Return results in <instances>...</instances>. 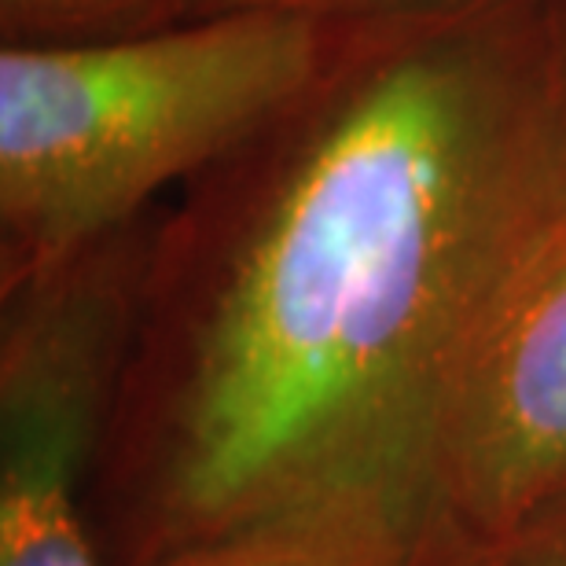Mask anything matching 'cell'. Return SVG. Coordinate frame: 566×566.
Listing matches in <instances>:
<instances>
[{"instance_id": "6da1fadb", "label": "cell", "mask_w": 566, "mask_h": 566, "mask_svg": "<svg viewBox=\"0 0 566 566\" xmlns=\"http://www.w3.org/2000/svg\"><path fill=\"white\" fill-rule=\"evenodd\" d=\"M563 232L556 0L360 30L155 224L107 434L129 566L343 496L423 507L441 430Z\"/></svg>"}, {"instance_id": "7a4b0ae2", "label": "cell", "mask_w": 566, "mask_h": 566, "mask_svg": "<svg viewBox=\"0 0 566 566\" xmlns=\"http://www.w3.org/2000/svg\"><path fill=\"white\" fill-rule=\"evenodd\" d=\"M368 27L213 15L82 44H0V283L147 218L310 93Z\"/></svg>"}, {"instance_id": "3957f363", "label": "cell", "mask_w": 566, "mask_h": 566, "mask_svg": "<svg viewBox=\"0 0 566 566\" xmlns=\"http://www.w3.org/2000/svg\"><path fill=\"white\" fill-rule=\"evenodd\" d=\"M155 224L0 283V566H107L85 504L137 349Z\"/></svg>"}, {"instance_id": "277c9868", "label": "cell", "mask_w": 566, "mask_h": 566, "mask_svg": "<svg viewBox=\"0 0 566 566\" xmlns=\"http://www.w3.org/2000/svg\"><path fill=\"white\" fill-rule=\"evenodd\" d=\"M566 485V232L485 346L434 449L420 559L515 523Z\"/></svg>"}, {"instance_id": "5b68a950", "label": "cell", "mask_w": 566, "mask_h": 566, "mask_svg": "<svg viewBox=\"0 0 566 566\" xmlns=\"http://www.w3.org/2000/svg\"><path fill=\"white\" fill-rule=\"evenodd\" d=\"M420 537V501L365 493L265 518L169 566H416Z\"/></svg>"}, {"instance_id": "8992f818", "label": "cell", "mask_w": 566, "mask_h": 566, "mask_svg": "<svg viewBox=\"0 0 566 566\" xmlns=\"http://www.w3.org/2000/svg\"><path fill=\"white\" fill-rule=\"evenodd\" d=\"M180 22V0H0V44L111 41Z\"/></svg>"}, {"instance_id": "52a82bcc", "label": "cell", "mask_w": 566, "mask_h": 566, "mask_svg": "<svg viewBox=\"0 0 566 566\" xmlns=\"http://www.w3.org/2000/svg\"><path fill=\"white\" fill-rule=\"evenodd\" d=\"M416 566H566V485L496 534L434 552Z\"/></svg>"}, {"instance_id": "ba28073f", "label": "cell", "mask_w": 566, "mask_h": 566, "mask_svg": "<svg viewBox=\"0 0 566 566\" xmlns=\"http://www.w3.org/2000/svg\"><path fill=\"white\" fill-rule=\"evenodd\" d=\"M474 0H180V22L213 15H302L338 27H387L446 15Z\"/></svg>"}, {"instance_id": "9c48e42d", "label": "cell", "mask_w": 566, "mask_h": 566, "mask_svg": "<svg viewBox=\"0 0 566 566\" xmlns=\"http://www.w3.org/2000/svg\"><path fill=\"white\" fill-rule=\"evenodd\" d=\"M556 8H559V22H563V33H566V0H556Z\"/></svg>"}]
</instances>
